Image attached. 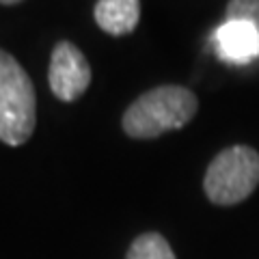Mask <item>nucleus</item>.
Returning <instances> with one entry per match:
<instances>
[{"label": "nucleus", "mask_w": 259, "mask_h": 259, "mask_svg": "<svg viewBox=\"0 0 259 259\" xmlns=\"http://www.w3.org/2000/svg\"><path fill=\"white\" fill-rule=\"evenodd\" d=\"M259 186V153L246 145L223 149L207 166L203 188L216 205H238Z\"/></svg>", "instance_id": "3"}, {"label": "nucleus", "mask_w": 259, "mask_h": 259, "mask_svg": "<svg viewBox=\"0 0 259 259\" xmlns=\"http://www.w3.org/2000/svg\"><path fill=\"white\" fill-rule=\"evenodd\" d=\"M225 20H246L259 32V0H229Z\"/></svg>", "instance_id": "8"}, {"label": "nucleus", "mask_w": 259, "mask_h": 259, "mask_svg": "<svg viewBox=\"0 0 259 259\" xmlns=\"http://www.w3.org/2000/svg\"><path fill=\"white\" fill-rule=\"evenodd\" d=\"M22 0H0V5H18Z\"/></svg>", "instance_id": "9"}, {"label": "nucleus", "mask_w": 259, "mask_h": 259, "mask_svg": "<svg viewBox=\"0 0 259 259\" xmlns=\"http://www.w3.org/2000/svg\"><path fill=\"white\" fill-rule=\"evenodd\" d=\"M199 102L192 91L177 84H164L143 93L123 115V130L132 139L156 136L184 127L197 115Z\"/></svg>", "instance_id": "1"}, {"label": "nucleus", "mask_w": 259, "mask_h": 259, "mask_svg": "<svg viewBox=\"0 0 259 259\" xmlns=\"http://www.w3.org/2000/svg\"><path fill=\"white\" fill-rule=\"evenodd\" d=\"M37 123V97L24 67L0 50V141L18 147L32 136Z\"/></svg>", "instance_id": "2"}, {"label": "nucleus", "mask_w": 259, "mask_h": 259, "mask_svg": "<svg viewBox=\"0 0 259 259\" xmlns=\"http://www.w3.org/2000/svg\"><path fill=\"white\" fill-rule=\"evenodd\" d=\"M50 89L63 102H74L91 84V65L74 44L54 46L50 59Z\"/></svg>", "instance_id": "4"}, {"label": "nucleus", "mask_w": 259, "mask_h": 259, "mask_svg": "<svg viewBox=\"0 0 259 259\" xmlns=\"http://www.w3.org/2000/svg\"><path fill=\"white\" fill-rule=\"evenodd\" d=\"M95 22L108 35H127L141 20L139 0H97Z\"/></svg>", "instance_id": "6"}, {"label": "nucleus", "mask_w": 259, "mask_h": 259, "mask_svg": "<svg viewBox=\"0 0 259 259\" xmlns=\"http://www.w3.org/2000/svg\"><path fill=\"white\" fill-rule=\"evenodd\" d=\"M125 259H175L171 244L160 233H143L139 236L127 250Z\"/></svg>", "instance_id": "7"}, {"label": "nucleus", "mask_w": 259, "mask_h": 259, "mask_svg": "<svg viewBox=\"0 0 259 259\" xmlns=\"http://www.w3.org/2000/svg\"><path fill=\"white\" fill-rule=\"evenodd\" d=\"M216 56L229 65H246L259 59V32L246 20H225L209 37Z\"/></svg>", "instance_id": "5"}]
</instances>
